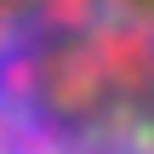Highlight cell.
Instances as JSON below:
<instances>
[{
  "label": "cell",
  "instance_id": "obj_1",
  "mask_svg": "<svg viewBox=\"0 0 154 154\" xmlns=\"http://www.w3.org/2000/svg\"><path fill=\"white\" fill-rule=\"evenodd\" d=\"M0 154H154V0H0Z\"/></svg>",
  "mask_w": 154,
  "mask_h": 154
}]
</instances>
